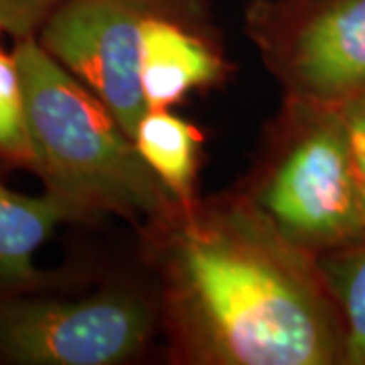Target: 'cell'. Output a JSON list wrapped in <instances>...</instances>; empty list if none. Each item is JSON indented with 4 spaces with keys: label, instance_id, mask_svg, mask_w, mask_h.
<instances>
[{
    "label": "cell",
    "instance_id": "obj_13",
    "mask_svg": "<svg viewBox=\"0 0 365 365\" xmlns=\"http://www.w3.org/2000/svg\"><path fill=\"white\" fill-rule=\"evenodd\" d=\"M341 118L347 132V143L351 153L353 170L361 195L365 213V93H359L339 106Z\"/></svg>",
    "mask_w": 365,
    "mask_h": 365
},
{
    "label": "cell",
    "instance_id": "obj_11",
    "mask_svg": "<svg viewBox=\"0 0 365 365\" xmlns=\"http://www.w3.org/2000/svg\"><path fill=\"white\" fill-rule=\"evenodd\" d=\"M0 167L35 169L23 76L14 53L0 47Z\"/></svg>",
    "mask_w": 365,
    "mask_h": 365
},
{
    "label": "cell",
    "instance_id": "obj_2",
    "mask_svg": "<svg viewBox=\"0 0 365 365\" xmlns=\"http://www.w3.org/2000/svg\"><path fill=\"white\" fill-rule=\"evenodd\" d=\"M23 76L35 169L45 185L83 215L148 220L167 227L185 207L138 153L114 114L43 49L37 37L14 41Z\"/></svg>",
    "mask_w": 365,
    "mask_h": 365
},
{
    "label": "cell",
    "instance_id": "obj_12",
    "mask_svg": "<svg viewBox=\"0 0 365 365\" xmlns=\"http://www.w3.org/2000/svg\"><path fill=\"white\" fill-rule=\"evenodd\" d=\"M63 0H0V21L14 41L35 37Z\"/></svg>",
    "mask_w": 365,
    "mask_h": 365
},
{
    "label": "cell",
    "instance_id": "obj_10",
    "mask_svg": "<svg viewBox=\"0 0 365 365\" xmlns=\"http://www.w3.org/2000/svg\"><path fill=\"white\" fill-rule=\"evenodd\" d=\"M314 258L343 323V364L365 365V235Z\"/></svg>",
    "mask_w": 365,
    "mask_h": 365
},
{
    "label": "cell",
    "instance_id": "obj_1",
    "mask_svg": "<svg viewBox=\"0 0 365 365\" xmlns=\"http://www.w3.org/2000/svg\"><path fill=\"white\" fill-rule=\"evenodd\" d=\"M163 266L173 325L197 364H343L317 258L252 199L182 209L165 227Z\"/></svg>",
    "mask_w": 365,
    "mask_h": 365
},
{
    "label": "cell",
    "instance_id": "obj_7",
    "mask_svg": "<svg viewBox=\"0 0 365 365\" xmlns=\"http://www.w3.org/2000/svg\"><path fill=\"white\" fill-rule=\"evenodd\" d=\"M223 61L207 41L158 9L143 25L140 86L148 108L179 104L191 90L215 83Z\"/></svg>",
    "mask_w": 365,
    "mask_h": 365
},
{
    "label": "cell",
    "instance_id": "obj_8",
    "mask_svg": "<svg viewBox=\"0 0 365 365\" xmlns=\"http://www.w3.org/2000/svg\"><path fill=\"white\" fill-rule=\"evenodd\" d=\"M86 222L66 199L25 195L0 182V292H31L45 280L35 254L61 223Z\"/></svg>",
    "mask_w": 365,
    "mask_h": 365
},
{
    "label": "cell",
    "instance_id": "obj_5",
    "mask_svg": "<svg viewBox=\"0 0 365 365\" xmlns=\"http://www.w3.org/2000/svg\"><path fill=\"white\" fill-rule=\"evenodd\" d=\"M258 35L292 102L341 106L365 93V0L260 4Z\"/></svg>",
    "mask_w": 365,
    "mask_h": 365
},
{
    "label": "cell",
    "instance_id": "obj_4",
    "mask_svg": "<svg viewBox=\"0 0 365 365\" xmlns=\"http://www.w3.org/2000/svg\"><path fill=\"white\" fill-rule=\"evenodd\" d=\"M155 313L106 288L81 299L0 292V357L21 365H118L143 351Z\"/></svg>",
    "mask_w": 365,
    "mask_h": 365
},
{
    "label": "cell",
    "instance_id": "obj_9",
    "mask_svg": "<svg viewBox=\"0 0 365 365\" xmlns=\"http://www.w3.org/2000/svg\"><path fill=\"white\" fill-rule=\"evenodd\" d=\"M138 153L185 209L193 207L201 134L169 108H148L132 136Z\"/></svg>",
    "mask_w": 365,
    "mask_h": 365
},
{
    "label": "cell",
    "instance_id": "obj_3",
    "mask_svg": "<svg viewBox=\"0 0 365 365\" xmlns=\"http://www.w3.org/2000/svg\"><path fill=\"white\" fill-rule=\"evenodd\" d=\"M294 132L252 201L292 244L319 256L365 235L339 106L294 102Z\"/></svg>",
    "mask_w": 365,
    "mask_h": 365
},
{
    "label": "cell",
    "instance_id": "obj_14",
    "mask_svg": "<svg viewBox=\"0 0 365 365\" xmlns=\"http://www.w3.org/2000/svg\"><path fill=\"white\" fill-rule=\"evenodd\" d=\"M4 33H6V31H4V25H2V21H0V37H2Z\"/></svg>",
    "mask_w": 365,
    "mask_h": 365
},
{
    "label": "cell",
    "instance_id": "obj_6",
    "mask_svg": "<svg viewBox=\"0 0 365 365\" xmlns=\"http://www.w3.org/2000/svg\"><path fill=\"white\" fill-rule=\"evenodd\" d=\"M163 0H63L35 35L134 136L148 106L140 86L144 21Z\"/></svg>",
    "mask_w": 365,
    "mask_h": 365
}]
</instances>
